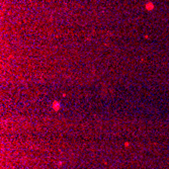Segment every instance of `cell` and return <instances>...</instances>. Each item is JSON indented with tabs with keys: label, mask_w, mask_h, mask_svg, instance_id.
Returning a JSON list of instances; mask_svg holds the SVG:
<instances>
[{
	"label": "cell",
	"mask_w": 169,
	"mask_h": 169,
	"mask_svg": "<svg viewBox=\"0 0 169 169\" xmlns=\"http://www.w3.org/2000/svg\"><path fill=\"white\" fill-rule=\"evenodd\" d=\"M146 8H147L148 10H152L153 8H154V5H153V3H151V2H148L147 5H146Z\"/></svg>",
	"instance_id": "cell-1"
}]
</instances>
